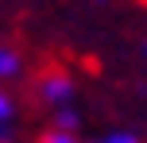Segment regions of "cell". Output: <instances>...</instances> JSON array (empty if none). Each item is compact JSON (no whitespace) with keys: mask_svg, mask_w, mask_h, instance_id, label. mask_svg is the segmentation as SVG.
I'll list each match as a JSON object with an SVG mask.
<instances>
[{"mask_svg":"<svg viewBox=\"0 0 147 143\" xmlns=\"http://www.w3.org/2000/svg\"><path fill=\"white\" fill-rule=\"evenodd\" d=\"M39 97L47 101V105H70L74 97V77L66 74L62 66H47L43 74H39Z\"/></svg>","mask_w":147,"mask_h":143,"instance_id":"1","label":"cell"},{"mask_svg":"<svg viewBox=\"0 0 147 143\" xmlns=\"http://www.w3.org/2000/svg\"><path fill=\"white\" fill-rule=\"evenodd\" d=\"M39 143H81L78 136H74V128H58V124H54L51 132H43V139Z\"/></svg>","mask_w":147,"mask_h":143,"instance_id":"2","label":"cell"},{"mask_svg":"<svg viewBox=\"0 0 147 143\" xmlns=\"http://www.w3.org/2000/svg\"><path fill=\"white\" fill-rule=\"evenodd\" d=\"M16 70H20V54L8 50V46H0V77H12Z\"/></svg>","mask_w":147,"mask_h":143,"instance_id":"3","label":"cell"},{"mask_svg":"<svg viewBox=\"0 0 147 143\" xmlns=\"http://www.w3.org/2000/svg\"><path fill=\"white\" fill-rule=\"evenodd\" d=\"M12 120V97L8 93H0V136H4V124Z\"/></svg>","mask_w":147,"mask_h":143,"instance_id":"4","label":"cell"},{"mask_svg":"<svg viewBox=\"0 0 147 143\" xmlns=\"http://www.w3.org/2000/svg\"><path fill=\"white\" fill-rule=\"evenodd\" d=\"M101 143H140L136 136H128V132H116V136H105Z\"/></svg>","mask_w":147,"mask_h":143,"instance_id":"5","label":"cell"},{"mask_svg":"<svg viewBox=\"0 0 147 143\" xmlns=\"http://www.w3.org/2000/svg\"><path fill=\"white\" fill-rule=\"evenodd\" d=\"M143 4H147V0H143Z\"/></svg>","mask_w":147,"mask_h":143,"instance_id":"6","label":"cell"}]
</instances>
